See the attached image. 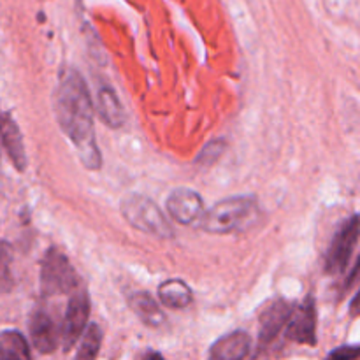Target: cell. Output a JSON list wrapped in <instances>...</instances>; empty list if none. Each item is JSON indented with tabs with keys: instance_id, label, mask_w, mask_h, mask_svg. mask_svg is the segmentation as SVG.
Wrapping results in <instances>:
<instances>
[{
	"instance_id": "cell-22",
	"label": "cell",
	"mask_w": 360,
	"mask_h": 360,
	"mask_svg": "<svg viewBox=\"0 0 360 360\" xmlns=\"http://www.w3.org/2000/svg\"><path fill=\"white\" fill-rule=\"evenodd\" d=\"M0 150H2V148H0Z\"/></svg>"
},
{
	"instance_id": "cell-18",
	"label": "cell",
	"mask_w": 360,
	"mask_h": 360,
	"mask_svg": "<svg viewBox=\"0 0 360 360\" xmlns=\"http://www.w3.org/2000/svg\"><path fill=\"white\" fill-rule=\"evenodd\" d=\"M13 273H11V252L7 245H0V294H6L13 288Z\"/></svg>"
},
{
	"instance_id": "cell-2",
	"label": "cell",
	"mask_w": 360,
	"mask_h": 360,
	"mask_svg": "<svg viewBox=\"0 0 360 360\" xmlns=\"http://www.w3.org/2000/svg\"><path fill=\"white\" fill-rule=\"evenodd\" d=\"M122 213L137 231L164 239L174 236V229L160 207L141 193H130L122 200Z\"/></svg>"
},
{
	"instance_id": "cell-3",
	"label": "cell",
	"mask_w": 360,
	"mask_h": 360,
	"mask_svg": "<svg viewBox=\"0 0 360 360\" xmlns=\"http://www.w3.org/2000/svg\"><path fill=\"white\" fill-rule=\"evenodd\" d=\"M255 210L252 197H229L214 204L210 211H204L200 218V229L210 234H227L241 227Z\"/></svg>"
},
{
	"instance_id": "cell-13",
	"label": "cell",
	"mask_w": 360,
	"mask_h": 360,
	"mask_svg": "<svg viewBox=\"0 0 360 360\" xmlns=\"http://www.w3.org/2000/svg\"><path fill=\"white\" fill-rule=\"evenodd\" d=\"M97 112L102 118V122L105 123L111 129H120V127L125 123V111H123V105L120 102L118 95L108 84H102L97 90Z\"/></svg>"
},
{
	"instance_id": "cell-16",
	"label": "cell",
	"mask_w": 360,
	"mask_h": 360,
	"mask_svg": "<svg viewBox=\"0 0 360 360\" xmlns=\"http://www.w3.org/2000/svg\"><path fill=\"white\" fill-rule=\"evenodd\" d=\"M0 360H32L30 348L23 334L6 330L0 334Z\"/></svg>"
},
{
	"instance_id": "cell-15",
	"label": "cell",
	"mask_w": 360,
	"mask_h": 360,
	"mask_svg": "<svg viewBox=\"0 0 360 360\" xmlns=\"http://www.w3.org/2000/svg\"><path fill=\"white\" fill-rule=\"evenodd\" d=\"M162 304L172 309H183L192 302L193 295L188 285L181 280H167L158 287Z\"/></svg>"
},
{
	"instance_id": "cell-1",
	"label": "cell",
	"mask_w": 360,
	"mask_h": 360,
	"mask_svg": "<svg viewBox=\"0 0 360 360\" xmlns=\"http://www.w3.org/2000/svg\"><path fill=\"white\" fill-rule=\"evenodd\" d=\"M55 105L60 127L76 146L81 162L88 169L101 167L102 157L94 129V98L86 81L77 70L69 69L63 72L56 90Z\"/></svg>"
},
{
	"instance_id": "cell-19",
	"label": "cell",
	"mask_w": 360,
	"mask_h": 360,
	"mask_svg": "<svg viewBox=\"0 0 360 360\" xmlns=\"http://www.w3.org/2000/svg\"><path fill=\"white\" fill-rule=\"evenodd\" d=\"M359 345H345V347H340L330 352L326 360H359Z\"/></svg>"
},
{
	"instance_id": "cell-7",
	"label": "cell",
	"mask_w": 360,
	"mask_h": 360,
	"mask_svg": "<svg viewBox=\"0 0 360 360\" xmlns=\"http://www.w3.org/2000/svg\"><path fill=\"white\" fill-rule=\"evenodd\" d=\"M28 329H30L32 343L39 354H53L62 341V327L58 326L55 316L44 308H37L32 313Z\"/></svg>"
},
{
	"instance_id": "cell-11",
	"label": "cell",
	"mask_w": 360,
	"mask_h": 360,
	"mask_svg": "<svg viewBox=\"0 0 360 360\" xmlns=\"http://www.w3.org/2000/svg\"><path fill=\"white\" fill-rule=\"evenodd\" d=\"M252 348V338L245 330H234L214 341L207 360H245Z\"/></svg>"
},
{
	"instance_id": "cell-10",
	"label": "cell",
	"mask_w": 360,
	"mask_h": 360,
	"mask_svg": "<svg viewBox=\"0 0 360 360\" xmlns=\"http://www.w3.org/2000/svg\"><path fill=\"white\" fill-rule=\"evenodd\" d=\"M292 309H294V306L288 304V302L276 301L262 313L259 329V348H266L267 345H271L280 336V333L287 326Z\"/></svg>"
},
{
	"instance_id": "cell-20",
	"label": "cell",
	"mask_w": 360,
	"mask_h": 360,
	"mask_svg": "<svg viewBox=\"0 0 360 360\" xmlns=\"http://www.w3.org/2000/svg\"><path fill=\"white\" fill-rule=\"evenodd\" d=\"M221 151H224V143H221V141H213V143H210L206 148H204L199 160L204 162V164H211V162H214L218 157H220Z\"/></svg>"
},
{
	"instance_id": "cell-5",
	"label": "cell",
	"mask_w": 360,
	"mask_h": 360,
	"mask_svg": "<svg viewBox=\"0 0 360 360\" xmlns=\"http://www.w3.org/2000/svg\"><path fill=\"white\" fill-rule=\"evenodd\" d=\"M359 241V217L354 214L348 221H345L343 227L334 236L333 243L329 246V252L326 257V273L336 274L345 273V269L350 264L352 255L355 252V246Z\"/></svg>"
},
{
	"instance_id": "cell-12",
	"label": "cell",
	"mask_w": 360,
	"mask_h": 360,
	"mask_svg": "<svg viewBox=\"0 0 360 360\" xmlns=\"http://www.w3.org/2000/svg\"><path fill=\"white\" fill-rule=\"evenodd\" d=\"M0 148L7 151L18 171H25L27 157H25L23 139H21L20 129L9 115H0Z\"/></svg>"
},
{
	"instance_id": "cell-4",
	"label": "cell",
	"mask_w": 360,
	"mask_h": 360,
	"mask_svg": "<svg viewBox=\"0 0 360 360\" xmlns=\"http://www.w3.org/2000/svg\"><path fill=\"white\" fill-rule=\"evenodd\" d=\"M77 285H79V280H77V274L70 266L69 259L56 248L49 250L41 266L42 295L53 297V295L69 294V292L76 290Z\"/></svg>"
},
{
	"instance_id": "cell-17",
	"label": "cell",
	"mask_w": 360,
	"mask_h": 360,
	"mask_svg": "<svg viewBox=\"0 0 360 360\" xmlns=\"http://www.w3.org/2000/svg\"><path fill=\"white\" fill-rule=\"evenodd\" d=\"M102 345V329L94 323L86 329V333L83 334V340H81L79 350L74 360H97L98 352H101Z\"/></svg>"
},
{
	"instance_id": "cell-9",
	"label": "cell",
	"mask_w": 360,
	"mask_h": 360,
	"mask_svg": "<svg viewBox=\"0 0 360 360\" xmlns=\"http://www.w3.org/2000/svg\"><path fill=\"white\" fill-rule=\"evenodd\" d=\"M169 214L179 225H192L202 218L204 202L202 197L192 188H176L172 190L171 195L167 197Z\"/></svg>"
},
{
	"instance_id": "cell-8",
	"label": "cell",
	"mask_w": 360,
	"mask_h": 360,
	"mask_svg": "<svg viewBox=\"0 0 360 360\" xmlns=\"http://www.w3.org/2000/svg\"><path fill=\"white\" fill-rule=\"evenodd\" d=\"M285 336L287 340L299 345H316V309L311 297L306 299L301 306L292 309L290 316L285 326Z\"/></svg>"
},
{
	"instance_id": "cell-21",
	"label": "cell",
	"mask_w": 360,
	"mask_h": 360,
	"mask_svg": "<svg viewBox=\"0 0 360 360\" xmlns=\"http://www.w3.org/2000/svg\"><path fill=\"white\" fill-rule=\"evenodd\" d=\"M144 360H165L164 355H160L158 352H151V354H148Z\"/></svg>"
},
{
	"instance_id": "cell-14",
	"label": "cell",
	"mask_w": 360,
	"mask_h": 360,
	"mask_svg": "<svg viewBox=\"0 0 360 360\" xmlns=\"http://www.w3.org/2000/svg\"><path fill=\"white\" fill-rule=\"evenodd\" d=\"M130 308L134 309L137 316L143 320L146 326L150 327H160L165 323V315L160 309V306L155 302V299L151 297L146 292H134L129 297Z\"/></svg>"
},
{
	"instance_id": "cell-6",
	"label": "cell",
	"mask_w": 360,
	"mask_h": 360,
	"mask_svg": "<svg viewBox=\"0 0 360 360\" xmlns=\"http://www.w3.org/2000/svg\"><path fill=\"white\" fill-rule=\"evenodd\" d=\"M88 319H90V297L86 290H74L67 304L65 316L62 322V347L63 350H72L86 329Z\"/></svg>"
}]
</instances>
